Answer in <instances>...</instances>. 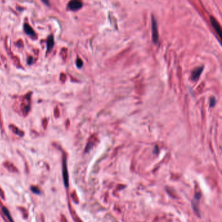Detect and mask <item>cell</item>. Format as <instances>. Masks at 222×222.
Wrapping results in <instances>:
<instances>
[{"instance_id": "obj_4", "label": "cell", "mask_w": 222, "mask_h": 222, "mask_svg": "<svg viewBox=\"0 0 222 222\" xmlns=\"http://www.w3.org/2000/svg\"><path fill=\"white\" fill-rule=\"evenodd\" d=\"M203 67H198L197 68H196L195 70H194L193 71H192V73H191V80L193 81H197L200 76H201V74L203 71Z\"/></svg>"}, {"instance_id": "obj_6", "label": "cell", "mask_w": 222, "mask_h": 222, "mask_svg": "<svg viewBox=\"0 0 222 222\" xmlns=\"http://www.w3.org/2000/svg\"><path fill=\"white\" fill-rule=\"evenodd\" d=\"M24 32L27 34V35H29L31 37H35L36 36V33L34 31L33 29L32 28V27L28 24H24Z\"/></svg>"}, {"instance_id": "obj_10", "label": "cell", "mask_w": 222, "mask_h": 222, "mask_svg": "<svg viewBox=\"0 0 222 222\" xmlns=\"http://www.w3.org/2000/svg\"><path fill=\"white\" fill-rule=\"evenodd\" d=\"M31 190L35 193H36V194H37V193L39 194L40 193V190H39V189L37 187H31Z\"/></svg>"}, {"instance_id": "obj_11", "label": "cell", "mask_w": 222, "mask_h": 222, "mask_svg": "<svg viewBox=\"0 0 222 222\" xmlns=\"http://www.w3.org/2000/svg\"><path fill=\"white\" fill-rule=\"evenodd\" d=\"M76 64L78 68H81L83 66V62L80 59H78L77 61H76Z\"/></svg>"}, {"instance_id": "obj_1", "label": "cell", "mask_w": 222, "mask_h": 222, "mask_svg": "<svg viewBox=\"0 0 222 222\" xmlns=\"http://www.w3.org/2000/svg\"><path fill=\"white\" fill-rule=\"evenodd\" d=\"M152 37H153V41L155 44L158 43V25H157L156 20L155 18L153 16H152Z\"/></svg>"}, {"instance_id": "obj_9", "label": "cell", "mask_w": 222, "mask_h": 222, "mask_svg": "<svg viewBox=\"0 0 222 222\" xmlns=\"http://www.w3.org/2000/svg\"><path fill=\"white\" fill-rule=\"evenodd\" d=\"M216 98H215L214 97H212V98L210 99V107H214V105H216Z\"/></svg>"}, {"instance_id": "obj_8", "label": "cell", "mask_w": 222, "mask_h": 222, "mask_svg": "<svg viewBox=\"0 0 222 222\" xmlns=\"http://www.w3.org/2000/svg\"><path fill=\"white\" fill-rule=\"evenodd\" d=\"M2 211H3V213L4 214V215L6 216V218L8 219V220L10 221V222H14L13 219V218L11 215V213H10V212H9V210L6 208V207H3L2 208Z\"/></svg>"}, {"instance_id": "obj_3", "label": "cell", "mask_w": 222, "mask_h": 222, "mask_svg": "<svg viewBox=\"0 0 222 222\" xmlns=\"http://www.w3.org/2000/svg\"><path fill=\"white\" fill-rule=\"evenodd\" d=\"M63 177L64 186H65L66 188H67L69 187V174H68L67 162L65 159H64L63 162Z\"/></svg>"}, {"instance_id": "obj_7", "label": "cell", "mask_w": 222, "mask_h": 222, "mask_svg": "<svg viewBox=\"0 0 222 222\" xmlns=\"http://www.w3.org/2000/svg\"><path fill=\"white\" fill-rule=\"evenodd\" d=\"M54 45V39L53 35H50L47 40V51L50 52Z\"/></svg>"}, {"instance_id": "obj_5", "label": "cell", "mask_w": 222, "mask_h": 222, "mask_svg": "<svg viewBox=\"0 0 222 222\" xmlns=\"http://www.w3.org/2000/svg\"><path fill=\"white\" fill-rule=\"evenodd\" d=\"M210 22L212 24V25L213 26L214 29H215V31H216V33L218 34L219 36L221 38V27H220L218 22L213 17H210Z\"/></svg>"}, {"instance_id": "obj_12", "label": "cell", "mask_w": 222, "mask_h": 222, "mask_svg": "<svg viewBox=\"0 0 222 222\" xmlns=\"http://www.w3.org/2000/svg\"><path fill=\"white\" fill-rule=\"evenodd\" d=\"M41 1L46 5H47V6H50V2H49V0H41Z\"/></svg>"}, {"instance_id": "obj_2", "label": "cell", "mask_w": 222, "mask_h": 222, "mask_svg": "<svg viewBox=\"0 0 222 222\" xmlns=\"http://www.w3.org/2000/svg\"><path fill=\"white\" fill-rule=\"evenodd\" d=\"M83 6L81 0H70L68 3V8L71 11H77L80 9Z\"/></svg>"}]
</instances>
